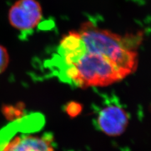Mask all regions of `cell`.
<instances>
[{
	"label": "cell",
	"mask_w": 151,
	"mask_h": 151,
	"mask_svg": "<svg viewBox=\"0 0 151 151\" xmlns=\"http://www.w3.org/2000/svg\"><path fill=\"white\" fill-rule=\"evenodd\" d=\"M78 32L86 51L109 59L127 76L135 70L138 60L135 49L140 44V35L122 36L91 22L83 23Z\"/></svg>",
	"instance_id": "1"
},
{
	"label": "cell",
	"mask_w": 151,
	"mask_h": 151,
	"mask_svg": "<svg viewBox=\"0 0 151 151\" xmlns=\"http://www.w3.org/2000/svg\"><path fill=\"white\" fill-rule=\"evenodd\" d=\"M54 71L61 81L81 88L109 86L127 76L109 59L86 50L74 63Z\"/></svg>",
	"instance_id": "2"
},
{
	"label": "cell",
	"mask_w": 151,
	"mask_h": 151,
	"mask_svg": "<svg viewBox=\"0 0 151 151\" xmlns=\"http://www.w3.org/2000/svg\"><path fill=\"white\" fill-rule=\"evenodd\" d=\"M43 16L42 8L37 0H18L8 12V20L16 30L29 32L39 24Z\"/></svg>",
	"instance_id": "3"
},
{
	"label": "cell",
	"mask_w": 151,
	"mask_h": 151,
	"mask_svg": "<svg viewBox=\"0 0 151 151\" xmlns=\"http://www.w3.org/2000/svg\"><path fill=\"white\" fill-rule=\"evenodd\" d=\"M129 122L128 113L116 102L106 104L96 113V127L108 136L122 135L125 131Z\"/></svg>",
	"instance_id": "4"
},
{
	"label": "cell",
	"mask_w": 151,
	"mask_h": 151,
	"mask_svg": "<svg viewBox=\"0 0 151 151\" xmlns=\"http://www.w3.org/2000/svg\"><path fill=\"white\" fill-rule=\"evenodd\" d=\"M52 140L46 135H19L6 142L0 151H54Z\"/></svg>",
	"instance_id": "5"
},
{
	"label": "cell",
	"mask_w": 151,
	"mask_h": 151,
	"mask_svg": "<svg viewBox=\"0 0 151 151\" xmlns=\"http://www.w3.org/2000/svg\"><path fill=\"white\" fill-rule=\"evenodd\" d=\"M9 54L5 47L0 45V74L6 69L9 63Z\"/></svg>",
	"instance_id": "6"
},
{
	"label": "cell",
	"mask_w": 151,
	"mask_h": 151,
	"mask_svg": "<svg viewBox=\"0 0 151 151\" xmlns=\"http://www.w3.org/2000/svg\"><path fill=\"white\" fill-rule=\"evenodd\" d=\"M81 111V105L76 103H70L67 106V112L70 116L77 115Z\"/></svg>",
	"instance_id": "7"
}]
</instances>
